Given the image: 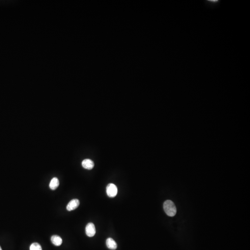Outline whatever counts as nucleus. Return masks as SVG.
Wrapping results in <instances>:
<instances>
[{"label": "nucleus", "instance_id": "nucleus-1", "mask_svg": "<svg viewBox=\"0 0 250 250\" xmlns=\"http://www.w3.org/2000/svg\"><path fill=\"white\" fill-rule=\"evenodd\" d=\"M163 207L165 212L167 216L171 217L175 216L176 213V208L172 201L171 200L166 201L164 202Z\"/></svg>", "mask_w": 250, "mask_h": 250}, {"label": "nucleus", "instance_id": "nucleus-2", "mask_svg": "<svg viewBox=\"0 0 250 250\" xmlns=\"http://www.w3.org/2000/svg\"><path fill=\"white\" fill-rule=\"evenodd\" d=\"M106 192L108 196L111 198L114 197L117 194V187L113 183H110L106 188Z\"/></svg>", "mask_w": 250, "mask_h": 250}, {"label": "nucleus", "instance_id": "nucleus-3", "mask_svg": "<svg viewBox=\"0 0 250 250\" xmlns=\"http://www.w3.org/2000/svg\"><path fill=\"white\" fill-rule=\"evenodd\" d=\"M86 234L88 237H93L96 233L95 226L92 223H89L85 228Z\"/></svg>", "mask_w": 250, "mask_h": 250}, {"label": "nucleus", "instance_id": "nucleus-4", "mask_svg": "<svg viewBox=\"0 0 250 250\" xmlns=\"http://www.w3.org/2000/svg\"><path fill=\"white\" fill-rule=\"evenodd\" d=\"M80 205V202L77 199H72L69 202L66 207V209L69 211L75 210L79 207Z\"/></svg>", "mask_w": 250, "mask_h": 250}, {"label": "nucleus", "instance_id": "nucleus-5", "mask_svg": "<svg viewBox=\"0 0 250 250\" xmlns=\"http://www.w3.org/2000/svg\"><path fill=\"white\" fill-rule=\"evenodd\" d=\"M82 166L87 170H91L94 167V163L91 159H85L82 163Z\"/></svg>", "mask_w": 250, "mask_h": 250}, {"label": "nucleus", "instance_id": "nucleus-6", "mask_svg": "<svg viewBox=\"0 0 250 250\" xmlns=\"http://www.w3.org/2000/svg\"><path fill=\"white\" fill-rule=\"evenodd\" d=\"M106 245L108 248L112 250L116 249L117 245L115 241L111 238H108L106 240Z\"/></svg>", "mask_w": 250, "mask_h": 250}, {"label": "nucleus", "instance_id": "nucleus-7", "mask_svg": "<svg viewBox=\"0 0 250 250\" xmlns=\"http://www.w3.org/2000/svg\"><path fill=\"white\" fill-rule=\"evenodd\" d=\"M51 241L54 245L56 246H60L62 244V239L58 235H53L51 237Z\"/></svg>", "mask_w": 250, "mask_h": 250}, {"label": "nucleus", "instance_id": "nucleus-8", "mask_svg": "<svg viewBox=\"0 0 250 250\" xmlns=\"http://www.w3.org/2000/svg\"><path fill=\"white\" fill-rule=\"evenodd\" d=\"M59 182L57 177H54L50 182L49 187L52 190H55L59 187Z\"/></svg>", "mask_w": 250, "mask_h": 250}, {"label": "nucleus", "instance_id": "nucleus-9", "mask_svg": "<svg viewBox=\"0 0 250 250\" xmlns=\"http://www.w3.org/2000/svg\"><path fill=\"white\" fill-rule=\"evenodd\" d=\"M30 250H42L41 246L38 243H33L30 247Z\"/></svg>", "mask_w": 250, "mask_h": 250}, {"label": "nucleus", "instance_id": "nucleus-10", "mask_svg": "<svg viewBox=\"0 0 250 250\" xmlns=\"http://www.w3.org/2000/svg\"><path fill=\"white\" fill-rule=\"evenodd\" d=\"M0 250H2V248H1V246H0Z\"/></svg>", "mask_w": 250, "mask_h": 250}]
</instances>
